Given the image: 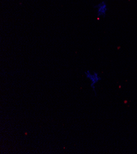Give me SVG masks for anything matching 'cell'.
Segmentation results:
<instances>
[{
  "label": "cell",
  "instance_id": "6da1fadb",
  "mask_svg": "<svg viewBox=\"0 0 137 154\" xmlns=\"http://www.w3.org/2000/svg\"><path fill=\"white\" fill-rule=\"evenodd\" d=\"M95 8L97 9L98 16H104L108 10V6L104 2H102L96 5Z\"/></svg>",
  "mask_w": 137,
  "mask_h": 154
},
{
  "label": "cell",
  "instance_id": "7a4b0ae2",
  "mask_svg": "<svg viewBox=\"0 0 137 154\" xmlns=\"http://www.w3.org/2000/svg\"><path fill=\"white\" fill-rule=\"evenodd\" d=\"M85 75L86 76V78L87 79H89L90 81H91V86L92 87L94 88V84L98 81L99 78L98 77L97 74L94 73V74H91L90 73L89 71H87L85 72Z\"/></svg>",
  "mask_w": 137,
  "mask_h": 154
}]
</instances>
